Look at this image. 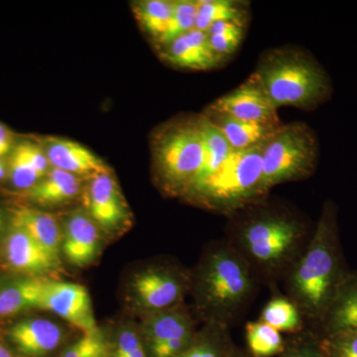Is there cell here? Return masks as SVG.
I'll use <instances>...</instances> for the list:
<instances>
[{
    "label": "cell",
    "mask_w": 357,
    "mask_h": 357,
    "mask_svg": "<svg viewBox=\"0 0 357 357\" xmlns=\"http://www.w3.org/2000/svg\"><path fill=\"white\" fill-rule=\"evenodd\" d=\"M338 236L337 206L326 202L306 248L285 274L287 297L307 321L321 323L347 275Z\"/></svg>",
    "instance_id": "1"
},
{
    "label": "cell",
    "mask_w": 357,
    "mask_h": 357,
    "mask_svg": "<svg viewBox=\"0 0 357 357\" xmlns=\"http://www.w3.org/2000/svg\"><path fill=\"white\" fill-rule=\"evenodd\" d=\"M260 276L229 241L215 244L196 276L199 307L206 324L230 326L255 298Z\"/></svg>",
    "instance_id": "2"
},
{
    "label": "cell",
    "mask_w": 357,
    "mask_h": 357,
    "mask_svg": "<svg viewBox=\"0 0 357 357\" xmlns=\"http://www.w3.org/2000/svg\"><path fill=\"white\" fill-rule=\"evenodd\" d=\"M304 223L287 213L263 211L237 225L229 241L261 277L287 273L307 244Z\"/></svg>",
    "instance_id": "3"
},
{
    "label": "cell",
    "mask_w": 357,
    "mask_h": 357,
    "mask_svg": "<svg viewBox=\"0 0 357 357\" xmlns=\"http://www.w3.org/2000/svg\"><path fill=\"white\" fill-rule=\"evenodd\" d=\"M277 109H312L330 100L332 81L309 54L282 48L268 52L253 73Z\"/></svg>",
    "instance_id": "4"
},
{
    "label": "cell",
    "mask_w": 357,
    "mask_h": 357,
    "mask_svg": "<svg viewBox=\"0 0 357 357\" xmlns=\"http://www.w3.org/2000/svg\"><path fill=\"white\" fill-rule=\"evenodd\" d=\"M265 142L248 149L234 150L217 172L192 185L185 195L211 210L227 213L261 198Z\"/></svg>",
    "instance_id": "5"
},
{
    "label": "cell",
    "mask_w": 357,
    "mask_h": 357,
    "mask_svg": "<svg viewBox=\"0 0 357 357\" xmlns=\"http://www.w3.org/2000/svg\"><path fill=\"white\" fill-rule=\"evenodd\" d=\"M318 158V140L309 126L301 122L281 126L263 147V196L274 185L309 177Z\"/></svg>",
    "instance_id": "6"
},
{
    "label": "cell",
    "mask_w": 357,
    "mask_h": 357,
    "mask_svg": "<svg viewBox=\"0 0 357 357\" xmlns=\"http://www.w3.org/2000/svg\"><path fill=\"white\" fill-rule=\"evenodd\" d=\"M154 163L162 185L184 194L204 163V144L199 119L181 122L160 133L154 144Z\"/></svg>",
    "instance_id": "7"
},
{
    "label": "cell",
    "mask_w": 357,
    "mask_h": 357,
    "mask_svg": "<svg viewBox=\"0 0 357 357\" xmlns=\"http://www.w3.org/2000/svg\"><path fill=\"white\" fill-rule=\"evenodd\" d=\"M185 275L170 267L154 266L136 275L132 291L136 302L150 314L180 305L187 291Z\"/></svg>",
    "instance_id": "8"
},
{
    "label": "cell",
    "mask_w": 357,
    "mask_h": 357,
    "mask_svg": "<svg viewBox=\"0 0 357 357\" xmlns=\"http://www.w3.org/2000/svg\"><path fill=\"white\" fill-rule=\"evenodd\" d=\"M40 309L54 312L84 333L98 331L91 297L79 284L47 279Z\"/></svg>",
    "instance_id": "9"
},
{
    "label": "cell",
    "mask_w": 357,
    "mask_h": 357,
    "mask_svg": "<svg viewBox=\"0 0 357 357\" xmlns=\"http://www.w3.org/2000/svg\"><path fill=\"white\" fill-rule=\"evenodd\" d=\"M211 107L241 121L273 126L281 124L277 112L278 109L255 74L234 91L218 98Z\"/></svg>",
    "instance_id": "10"
},
{
    "label": "cell",
    "mask_w": 357,
    "mask_h": 357,
    "mask_svg": "<svg viewBox=\"0 0 357 357\" xmlns=\"http://www.w3.org/2000/svg\"><path fill=\"white\" fill-rule=\"evenodd\" d=\"M84 201L89 217L107 231L119 229L128 220L126 202L110 174L91 178Z\"/></svg>",
    "instance_id": "11"
},
{
    "label": "cell",
    "mask_w": 357,
    "mask_h": 357,
    "mask_svg": "<svg viewBox=\"0 0 357 357\" xmlns=\"http://www.w3.org/2000/svg\"><path fill=\"white\" fill-rule=\"evenodd\" d=\"M42 147L52 168L60 169L79 178L110 174L109 167L102 159L75 141L48 137Z\"/></svg>",
    "instance_id": "12"
},
{
    "label": "cell",
    "mask_w": 357,
    "mask_h": 357,
    "mask_svg": "<svg viewBox=\"0 0 357 357\" xmlns=\"http://www.w3.org/2000/svg\"><path fill=\"white\" fill-rule=\"evenodd\" d=\"M160 52L164 61L181 69L211 70L223 61L211 48L208 33L196 28L166 45Z\"/></svg>",
    "instance_id": "13"
},
{
    "label": "cell",
    "mask_w": 357,
    "mask_h": 357,
    "mask_svg": "<svg viewBox=\"0 0 357 357\" xmlns=\"http://www.w3.org/2000/svg\"><path fill=\"white\" fill-rule=\"evenodd\" d=\"M98 225L89 215L76 211L70 215L63 231L62 251L68 261L79 267L88 266L100 251Z\"/></svg>",
    "instance_id": "14"
},
{
    "label": "cell",
    "mask_w": 357,
    "mask_h": 357,
    "mask_svg": "<svg viewBox=\"0 0 357 357\" xmlns=\"http://www.w3.org/2000/svg\"><path fill=\"white\" fill-rule=\"evenodd\" d=\"M9 338L23 356L41 357L58 349L63 340L62 328L50 319H26L11 326Z\"/></svg>",
    "instance_id": "15"
},
{
    "label": "cell",
    "mask_w": 357,
    "mask_h": 357,
    "mask_svg": "<svg viewBox=\"0 0 357 357\" xmlns=\"http://www.w3.org/2000/svg\"><path fill=\"white\" fill-rule=\"evenodd\" d=\"M3 251L9 267L33 277L48 273L57 267L59 262L32 237L14 227L4 241Z\"/></svg>",
    "instance_id": "16"
},
{
    "label": "cell",
    "mask_w": 357,
    "mask_h": 357,
    "mask_svg": "<svg viewBox=\"0 0 357 357\" xmlns=\"http://www.w3.org/2000/svg\"><path fill=\"white\" fill-rule=\"evenodd\" d=\"M11 223L14 229L23 230L59 261L62 251L63 231L55 215L21 206L13 211Z\"/></svg>",
    "instance_id": "17"
},
{
    "label": "cell",
    "mask_w": 357,
    "mask_h": 357,
    "mask_svg": "<svg viewBox=\"0 0 357 357\" xmlns=\"http://www.w3.org/2000/svg\"><path fill=\"white\" fill-rule=\"evenodd\" d=\"M204 116L218 128L234 150L248 149L261 144L282 126L241 121L211 107L206 110Z\"/></svg>",
    "instance_id": "18"
},
{
    "label": "cell",
    "mask_w": 357,
    "mask_h": 357,
    "mask_svg": "<svg viewBox=\"0 0 357 357\" xmlns=\"http://www.w3.org/2000/svg\"><path fill=\"white\" fill-rule=\"evenodd\" d=\"M196 333L191 316L178 306L149 314L143 326L147 351L180 338L195 337Z\"/></svg>",
    "instance_id": "19"
},
{
    "label": "cell",
    "mask_w": 357,
    "mask_h": 357,
    "mask_svg": "<svg viewBox=\"0 0 357 357\" xmlns=\"http://www.w3.org/2000/svg\"><path fill=\"white\" fill-rule=\"evenodd\" d=\"M324 333H357V273H347L321 319Z\"/></svg>",
    "instance_id": "20"
},
{
    "label": "cell",
    "mask_w": 357,
    "mask_h": 357,
    "mask_svg": "<svg viewBox=\"0 0 357 357\" xmlns=\"http://www.w3.org/2000/svg\"><path fill=\"white\" fill-rule=\"evenodd\" d=\"M81 191V180L73 174L52 168L44 178L24 192L28 199L44 206L66 203Z\"/></svg>",
    "instance_id": "21"
},
{
    "label": "cell",
    "mask_w": 357,
    "mask_h": 357,
    "mask_svg": "<svg viewBox=\"0 0 357 357\" xmlns=\"http://www.w3.org/2000/svg\"><path fill=\"white\" fill-rule=\"evenodd\" d=\"M47 279L27 277L0 288V317H11L37 307L40 309Z\"/></svg>",
    "instance_id": "22"
},
{
    "label": "cell",
    "mask_w": 357,
    "mask_h": 357,
    "mask_svg": "<svg viewBox=\"0 0 357 357\" xmlns=\"http://www.w3.org/2000/svg\"><path fill=\"white\" fill-rule=\"evenodd\" d=\"M198 119L203 136L204 163L191 187L217 172L218 168L234 151L227 138L204 116V114L199 115Z\"/></svg>",
    "instance_id": "23"
},
{
    "label": "cell",
    "mask_w": 357,
    "mask_h": 357,
    "mask_svg": "<svg viewBox=\"0 0 357 357\" xmlns=\"http://www.w3.org/2000/svg\"><path fill=\"white\" fill-rule=\"evenodd\" d=\"M236 349L229 326L208 323L180 357H231Z\"/></svg>",
    "instance_id": "24"
},
{
    "label": "cell",
    "mask_w": 357,
    "mask_h": 357,
    "mask_svg": "<svg viewBox=\"0 0 357 357\" xmlns=\"http://www.w3.org/2000/svg\"><path fill=\"white\" fill-rule=\"evenodd\" d=\"M248 4L236 0H199L196 29L208 32L211 26L222 21H231L245 26Z\"/></svg>",
    "instance_id": "25"
},
{
    "label": "cell",
    "mask_w": 357,
    "mask_h": 357,
    "mask_svg": "<svg viewBox=\"0 0 357 357\" xmlns=\"http://www.w3.org/2000/svg\"><path fill=\"white\" fill-rule=\"evenodd\" d=\"M259 321L279 333H299L304 328V318L298 307L288 297L272 298L263 307Z\"/></svg>",
    "instance_id": "26"
},
{
    "label": "cell",
    "mask_w": 357,
    "mask_h": 357,
    "mask_svg": "<svg viewBox=\"0 0 357 357\" xmlns=\"http://www.w3.org/2000/svg\"><path fill=\"white\" fill-rule=\"evenodd\" d=\"M175 1L146 0L134 6V14L140 27L156 44L165 33L172 18Z\"/></svg>",
    "instance_id": "27"
},
{
    "label": "cell",
    "mask_w": 357,
    "mask_h": 357,
    "mask_svg": "<svg viewBox=\"0 0 357 357\" xmlns=\"http://www.w3.org/2000/svg\"><path fill=\"white\" fill-rule=\"evenodd\" d=\"M245 333L248 352L253 357L278 356L285 349L281 333L260 321H249Z\"/></svg>",
    "instance_id": "28"
},
{
    "label": "cell",
    "mask_w": 357,
    "mask_h": 357,
    "mask_svg": "<svg viewBox=\"0 0 357 357\" xmlns=\"http://www.w3.org/2000/svg\"><path fill=\"white\" fill-rule=\"evenodd\" d=\"M199 0H180L175 1L172 18L163 36L156 45L160 49L171 43L178 37L182 36L196 28L197 13Z\"/></svg>",
    "instance_id": "29"
},
{
    "label": "cell",
    "mask_w": 357,
    "mask_h": 357,
    "mask_svg": "<svg viewBox=\"0 0 357 357\" xmlns=\"http://www.w3.org/2000/svg\"><path fill=\"white\" fill-rule=\"evenodd\" d=\"M245 26L231 21H222L211 25L208 30V40L218 57L225 60L236 53L244 37Z\"/></svg>",
    "instance_id": "30"
},
{
    "label": "cell",
    "mask_w": 357,
    "mask_h": 357,
    "mask_svg": "<svg viewBox=\"0 0 357 357\" xmlns=\"http://www.w3.org/2000/svg\"><path fill=\"white\" fill-rule=\"evenodd\" d=\"M8 172L13 184L24 191L29 190L44 178L26 156L20 144L11 151L8 161Z\"/></svg>",
    "instance_id": "31"
},
{
    "label": "cell",
    "mask_w": 357,
    "mask_h": 357,
    "mask_svg": "<svg viewBox=\"0 0 357 357\" xmlns=\"http://www.w3.org/2000/svg\"><path fill=\"white\" fill-rule=\"evenodd\" d=\"M109 347L98 331L84 333L61 357H109Z\"/></svg>",
    "instance_id": "32"
},
{
    "label": "cell",
    "mask_w": 357,
    "mask_h": 357,
    "mask_svg": "<svg viewBox=\"0 0 357 357\" xmlns=\"http://www.w3.org/2000/svg\"><path fill=\"white\" fill-rule=\"evenodd\" d=\"M109 357H149L144 340L131 328H123L117 333L109 347Z\"/></svg>",
    "instance_id": "33"
},
{
    "label": "cell",
    "mask_w": 357,
    "mask_h": 357,
    "mask_svg": "<svg viewBox=\"0 0 357 357\" xmlns=\"http://www.w3.org/2000/svg\"><path fill=\"white\" fill-rule=\"evenodd\" d=\"M319 340L324 357H357V333L326 335Z\"/></svg>",
    "instance_id": "34"
},
{
    "label": "cell",
    "mask_w": 357,
    "mask_h": 357,
    "mask_svg": "<svg viewBox=\"0 0 357 357\" xmlns=\"http://www.w3.org/2000/svg\"><path fill=\"white\" fill-rule=\"evenodd\" d=\"M277 357H324L321 340L311 333L301 332L286 342V347Z\"/></svg>",
    "instance_id": "35"
},
{
    "label": "cell",
    "mask_w": 357,
    "mask_h": 357,
    "mask_svg": "<svg viewBox=\"0 0 357 357\" xmlns=\"http://www.w3.org/2000/svg\"><path fill=\"white\" fill-rule=\"evenodd\" d=\"M13 148V135L10 131L0 123V157L10 153Z\"/></svg>",
    "instance_id": "36"
},
{
    "label": "cell",
    "mask_w": 357,
    "mask_h": 357,
    "mask_svg": "<svg viewBox=\"0 0 357 357\" xmlns=\"http://www.w3.org/2000/svg\"><path fill=\"white\" fill-rule=\"evenodd\" d=\"M0 357H15L3 344H0Z\"/></svg>",
    "instance_id": "37"
},
{
    "label": "cell",
    "mask_w": 357,
    "mask_h": 357,
    "mask_svg": "<svg viewBox=\"0 0 357 357\" xmlns=\"http://www.w3.org/2000/svg\"><path fill=\"white\" fill-rule=\"evenodd\" d=\"M231 357H253L249 354L248 351H239V349H236L234 354H232Z\"/></svg>",
    "instance_id": "38"
},
{
    "label": "cell",
    "mask_w": 357,
    "mask_h": 357,
    "mask_svg": "<svg viewBox=\"0 0 357 357\" xmlns=\"http://www.w3.org/2000/svg\"><path fill=\"white\" fill-rule=\"evenodd\" d=\"M6 168H4L3 164H2V165H0V180L6 176Z\"/></svg>",
    "instance_id": "39"
},
{
    "label": "cell",
    "mask_w": 357,
    "mask_h": 357,
    "mask_svg": "<svg viewBox=\"0 0 357 357\" xmlns=\"http://www.w3.org/2000/svg\"><path fill=\"white\" fill-rule=\"evenodd\" d=\"M1 227H2V218H1V215H0V229H1Z\"/></svg>",
    "instance_id": "40"
},
{
    "label": "cell",
    "mask_w": 357,
    "mask_h": 357,
    "mask_svg": "<svg viewBox=\"0 0 357 357\" xmlns=\"http://www.w3.org/2000/svg\"><path fill=\"white\" fill-rule=\"evenodd\" d=\"M2 164H3V163H2V160L0 159V165H2Z\"/></svg>",
    "instance_id": "41"
}]
</instances>
